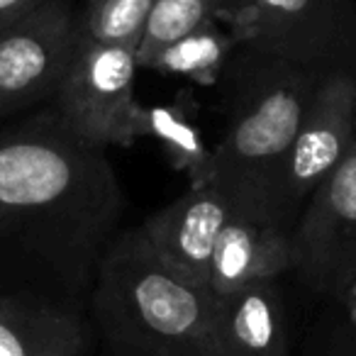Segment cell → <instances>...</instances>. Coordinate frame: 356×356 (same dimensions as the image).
Returning a JSON list of instances; mask_svg holds the SVG:
<instances>
[{
	"mask_svg": "<svg viewBox=\"0 0 356 356\" xmlns=\"http://www.w3.org/2000/svg\"><path fill=\"white\" fill-rule=\"evenodd\" d=\"M232 213L234 203L225 191L215 184H193L184 195L139 225V232L163 266L191 286L208 291L215 244Z\"/></svg>",
	"mask_w": 356,
	"mask_h": 356,
	"instance_id": "9",
	"label": "cell"
},
{
	"mask_svg": "<svg viewBox=\"0 0 356 356\" xmlns=\"http://www.w3.org/2000/svg\"><path fill=\"white\" fill-rule=\"evenodd\" d=\"M137 137L152 139L163 159L193 184L213 181V147L184 105H142L137 110Z\"/></svg>",
	"mask_w": 356,
	"mask_h": 356,
	"instance_id": "14",
	"label": "cell"
},
{
	"mask_svg": "<svg viewBox=\"0 0 356 356\" xmlns=\"http://www.w3.org/2000/svg\"><path fill=\"white\" fill-rule=\"evenodd\" d=\"M137 71L132 44L95 42L79 32L74 59L51 100V110L86 144L100 149L132 147L139 139Z\"/></svg>",
	"mask_w": 356,
	"mask_h": 356,
	"instance_id": "5",
	"label": "cell"
},
{
	"mask_svg": "<svg viewBox=\"0 0 356 356\" xmlns=\"http://www.w3.org/2000/svg\"><path fill=\"white\" fill-rule=\"evenodd\" d=\"M0 208L6 237L81 293L118 237L124 195L105 149L71 134L49 108L0 129Z\"/></svg>",
	"mask_w": 356,
	"mask_h": 356,
	"instance_id": "1",
	"label": "cell"
},
{
	"mask_svg": "<svg viewBox=\"0 0 356 356\" xmlns=\"http://www.w3.org/2000/svg\"><path fill=\"white\" fill-rule=\"evenodd\" d=\"M341 356H356V344H349L344 351H341Z\"/></svg>",
	"mask_w": 356,
	"mask_h": 356,
	"instance_id": "20",
	"label": "cell"
},
{
	"mask_svg": "<svg viewBox=\"0 0 356 356\" xmlns=\"http://www.w3.org/2000/svg\"><path fill=\"white\" fill-rule=\"evenodd\" d=\"M225 8L227 0H154L134 49L139 69H144L159 51L193 32L210 17L222 15Z\"/></svg>",
	"mask_w": 356,
	"mask_h": 356,
	"instance_id": "15",
	"label": "cell"
},
{
	"mask_svg": "<svg viewBox=\"0 0 356 356\" xmlns=\"http://www.w3.org/2000/svg\"><path fill=\"white\" fill-rule=\"evenodd\" d=\"M249 0H227V8H225V13H222V17H229V15H234L237 10H242L244 6H247Z\"/></svg>",
	"mask_w": 356,
	"mask_h": 356,
	"instance_id": "18",
	"label": "cell"
},
{
	"mask_svg": "<svg viewBox=\"0 0 356 356\" xmlns=\"http://www.w3.org/2000/svg\"><path fill=\"white\" fill-rule=\"evenodd\" d=\"M239 42L229 22L222 15L210 17L193 32L161 49L144 69H152L168 79H181L188 83L213 86L220 83L232 61Z\"/></svg>",
	"mask_w": 356,
	"mask_h": 356,
	"instance_id": "13",
	"label": "cell"
},
{
	"mask_svg": "<svg viewBox=\"0 0 356 356\" xmlns=\"http://www.w3.org/2000/svg\"><path fill=\"white\" fill-rule=\"evenodd\" d=\"M208 356H291L278 278L215 298Z\"/></svg>",
	"mask_w": 356,
	"mask_h": 356,
	"instance_id": "11",
	"label": "cell"
},
{
	"mask_svg": "<svg viewBox=\"0 0 356 356\" xmlns=\"http://www.w3.org/2000/svg\"><path fill=\"white\" fill-rule=\"evenodd\" d=\"M105 356H108V354H105Z\"/></svg>",
	"mask_w": 356,
	"mask_h": 356,
	"instance_id": "22",
	"label": "cell"
},
{
	"mask_svg": "<svg viewBox=\"0 0 356 356\" xmlns=\"http://www.w3.org/2000/svg\"><path fill=\"white\" fill-rule=\"evenodd\" d=\"M356 268V139L317 186L293 227V271L315 293H337Z\"/></svg>",
	"mask_w": 356,
	"mask_h": 356,
	"instance_id": "8",
	"label": "cell"
},
{
	"mask_svg": "<svg viewBox=\"0 0 356 356\" xmlns=\"http://www.w3.org/2000/svg\"><path fill=\"white\" fill-rule=\"evenodd\" d=\"M213 307L215 296L163 266L139 227L118 232L90 286L108 356H208Z\"/></svg>",
	"mask_w": 356,
	"mask_h": 356,
	"instance_id": "3",
	"label": "cell"
},
{
	"mask_svg": "<svg viewBox=\"0 0 356 356\" xmlns=\"http://www.w3.org/2000/svg\"><path fill=\"white\" fill-rule=\"evenodd\" d=\"M79 44L69 0H47L0 35V118L54 100Z\"/></svg>",
	"mask_w": 356,
	"mask_h": 356,
	"instance_id": "7",
	"label": "cell"
},
{
	"mask_svg": "<svg viewBox=\"0 0 356 356\" xmlns=\"http://www.w3.org/2000/svg\"><path fill=\"white\" fill-rule=\"evenodd\" d=\"M42 3H47V0H0V35L15 25L17 20L30 15L32 10H37Z\"/></svg>",
	"mask_w": 356,
	"mask_h": 356,
	"instance_id": "17",
	"label": "cell"
},
{
	"mask_svg": "<svg viewBox=\"0 0 356 356\" xmlns=\"http://www.w3.org/2000/svg\"><path fill=\"white\" fill-rule=\"evenodd\" d=\"M354 74L325 76L273 178L268 215L283 227H296L310 195L354 142Z\"/></svg>",
	"mask_w": 356,
	"mask_h": 356,
	"instance_id": "6",
	"label": "cell"
},
{
	"mask_svg": "<svg viewBox=\"0 0 356 356\" xmlns=\"http://www.w3.org/2000/svg\"><path fill=\"white\" fill-rule=\"evenodd\" d=\"M239 44L315 74L356 76V0H249L225 17Z\"/></svg>",
	"mask_w": 356,
	"mask_h": 356,
	"instance_id": "4",
	"label": "cell"
},
{
	"mask_svg": "<svg viewBox=\"0 0 356 356\" xmlns=\"http://www.w3.org/2000/svg\"><path fill=\"white\" fill-rule=\"evenodd\" d=\"M0 356H88L83 320L59 302L0 288Z\"/></svg>",
	"mask_w": 356,
	"mask_h": 356,
	"instance_id": "12",
	"label": "cell"
},
{
	"mask_svg": "<svg viewBox=\"0 0 356 356\" xmlns=\"http://www.w3.org/2000/svg\"><path fill=\"white\" fill-rule=\"evenodd\" d=\"M354 139H356V103H354Z\"/></svg>",
	"mask_w": 356,
	"mask_h": 356,
	"instance_id": "21",
	"label": "cell"
},
{
	"mask_svg": "<svg viewBox=\"0 0 356 356\" xmlns=\"http://www.w3.org/2000/svg\"><path fill=\"white\" fill-rule=\"evenodd\" d=\"M325 81L276 56L239 44L220 86L227 127L213 147V181L234 208L268 215V198L286 152ZM273 220V218H271Z\"/></svg>",
	"mask_w": 356,
	"mask_h": 356,
	"instance_id": "2",
	"label": "cell"
},
{
	"mask_svg": "<svg viewBox=\"0 0 356 356\" xmlns=\"http://www.w3.org/2000/svg\"><path fill=\"white\" fill-rule=\"evenodd\" d=\"M154 0H86L79 15V32L95 42L132 44L142 37Z\"/></svg>",
	"mask_w": 356,
	"mask_h": 356,
	"instance_id": "16",
	"label": "cell"
},
{
	"mask_svg": "<svg viewBox=\"0 0 356 356\" xmlns=\"http://www.w3.org/2000/svg\"><path fill=\"white\" fill-rule=\"evenodd\" d=\"M8 234V222H6V213L0 208V237H6Z\"/></svg>",
	"mask_w": 356,
	"mask_h": 356,
	"instance_id": "19",
	"label": "cell"
},
{
	"mask_svg": "<svg viewBox=\"0 0 356 356\" xmlns=\"http://www.w3.org/2000/svg\"><path fill=\"white\" fill-rule=\"evenodd\" d=\"M293 271V229L259 213L234 208L220 229L208 276L215 298Z\"/></svg>",
	"mask_w": 356,
	"mask_h": 356,
	"instance_id": "10",
	"label": "cell"
}]
</instances>
